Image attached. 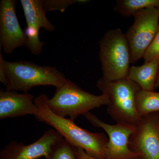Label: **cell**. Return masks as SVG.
Listing matches in <instances>:
<instances>
[{
    "label": "cell",
    "instance_id": "obj_1",
    "mask_svg": "<svg viewBox=\"0 0 159 159\" xmlns=\"http://www.w3.org/2000/svg\"><path fill=\"white\" fill-rule=\"evenodd\" d=\"M48 99L45 94L34 99V104L39 110L35 119L52 126L74 147L83 149L89 156L106 159L108 139L105 134L91 132L79 127L73 120L57 116L49 108Z\"/></svg>",
    "mask_w": 159,
    "mask_h": 159
},
{
    "label": "cell",
    "instance_id": "obj_2",
    "mask_svg": "<svg viewBox=\"0 0 159 159\" xmlns=\"http://www.w3.org/2000/svg\"><path fill=\"white\" fill-rule=\"evenodd\" d=\"M0 62L8 81L7 90L26 93L38 86L51 85L58 88L67 80L65 75L55 66H39L26 61H6L3 59L1 50Z\"/></svg>",
    "mask_w": 159,
    "mask_h": 159
},
{
    "label": "cell",
    "instance_id": "obj_3",
    "mask_svg": "<svg viewBox=\"0 0 159 159\" xmlns=\"http://www.w3.org/2000/svg\"><path fill=\"white\" fill-rule=\"evenodd\" d=\"M108 103L105 94L97 96L91 94L68 79L56 88L54 96L48 100L49 108L54 114L64 118L68 116L73 121L80 116H84L90 111Z\"/></svg>",
    "mask_w": 159,
    "mask_h": 159
},
{
    "label": "cell",
    "instance_id": "obj_4",
    "mask_svg": "<svg viewBox=\"0 0 159 159\" xmlns=\"http://www.w3.org/2000/svg\"><path fill=\"white\" fill-rule=\"evenodd\" d=\"M97 88L109 99L107 112L117 123L136 125L140 117L136 108V95L141 87L127 79L111 81L102 77L97 81Z\"/></svg>",
    "mask_w": 159,
    "mask_h": 159
},
{
    "label": "cell",
    "instance_id": "obj_5",
    "mask_svg": "<svg viewBox=\"0 0 159 159\" xmlns=\"http://www.w3.org/2000/svg\"><path fill=\"white\" fill-rule=\"evenodd\" d=\"M102 78L113 81L127 79L131 63L130 48L120 29L107 31L99 43Z\"/></svg>",
    "mask_w": 159,
    "mask_h": 159
},
{
    "label": "cell",
    "instance_id": "obj_6",
    "mask_svg": "<svg viewBox=\"0 0 159 159\" xmlns=\"http://www.w3.org/2000/svg\"><path fill=\"white\" fill-rule=\"evenodd\" d=\"M133 16V24L125 34L130 48L132 63L143 57L158 31L159 8L144 9Z\"/></svg>",
    "mask_w": 159,
    "mask_h": 159
},
{
    "label": "cell",
    "instance_id": "obj_7",
    "mask_svg": "<svg viewBox=\"0 0 159 159\" xmlns=\"http://www.w3.org/2000/svg\"><path fill=\"white\" fill-rule=\"evenodd\" d=\"M84 116L93 126L102 128L108 135L106 159H139L138 155L129 148V138L135 130L136 125L121 123L110 125L103 122L90 112Z\"/></svg>",
    "mask_w": 159,
    "mask_h": 159
},
{
    "label": "cell",
    "instance_id": "obj_8",
    "mask_svg": "<svg viewBox=\"0 0 159 159\" xmlns=\"http://www.w3.org/2000/svg\"><path fill=\"white\" fill-rule=\"evenodd\" d=\"M129 148L141 159H159V115L142 117L129 138Z\"/></svg>",
    "mask_w": 159,
    "mask_h": 159
},
{
    "label": "cell",
    "instance_id": "obj_9",
    "mask_svg": "<svg viewBox=\"0 0 159 159\" xmlns=\"http://www.w3.org/2000/svg\"><path fill=\"white\" fill-rule=\"evenodd\" d=\"M20 2L27 23L25 30L28 38L26 47L33 55H39L44 44L39 40L40 29L43 28L47 31L52 32L55 30V27L46 17L43 1L20 0Z\"/></svg>",
    "mask_w": 159,
    "mask_h": 159
},
{
    "label": "cell",
    "instance_id": "obj_10",
    "mask_svg": "<svg viewBox=\"0 0 159 159\" xmlns=\"http://www.w3.org/2000/svg\"><path fill=\"white\" fill-rule=\"evenodd\" d=\"M17 1L2 0L0 2V45L6 54L26 45L27 36L20 26L16 15Z\"/></svg>",
    "mask_w": 159,
    "mask_h": 159
},
{
    "label": "cell",
    "instance_id": "obj_11",
    "mask_svg": "<svg viewBox=\"0 0 159 159\" xmlns=\"http://www.w3.org/2000/svg\"><path fill=\"white\" fill-rule=\"evenodd\" d=\"M63 137L54 129L46 131L42 137L30 145L15 141L6 145L1 151L0 159L47 158L54 145Z\"/></svg>",
    "mask_w": 159,
    "mask_h": 159
},
{
    "label": "cell",
    "instance_id": "obj_12",
    "mask_svg": "<svg viewBox=\"0 0 159 159\" xmlns=\"http://www.w3.org/2000/svg\"><path fill=\"white\" fill-rule=\"evenodd\" d=\"M34 97L28 93L19 94L14 91H0V119L15 118L27 115L37 116L39 110Z\"/></svg>",
    "mask_w": 159,
    "mask_h": 159
},
{
    "label": "cell",
    "instance_id": "obj_13",
    "mask_svg": "<svg viewBox=\"0 0 159 159\" xmlns=\"http://www.w3.org/2000/svg\"><path fill=\"white\" fill-rule=\"evenodd\" d=\"M159 58L140 66H132L127 79L136 83L142 89L153 91L159 74Z\"/></svg>",
    "mask_w": 159,
    "mask_h": 159
},
{
    "label": "cell",
    "instance_id": "obj_14",
    "mask_svg": "<svg viewBox=\"0 0 159 159\" xmlns=\"http://www.w3.org/2000/svg\"><path fill=\"white\" fill-rule=\"evenodd\" d=\"M136 108L140 117L159 112V93L140 89L136 95Z\"/></svg>",
    "mask_w": 159,
    "mask_h": 159
},
{
    "label": "cell",
    "instance_id": "obj_15",
    "mask_svg": "<svg viewBox=\"0 0 159 159\" xmlns=\"http://www.w3.org/2000/svg\"><path fill=\"white\" fill-rule=\"evenodd\" d=\"M115 11L124 17H129L147 8H159V0H118Z\"/></svg>",
    "mask_w": 159,
    "mask_h": 159
},
{
    "label": "cell",
    "instance_id": "obj_16",
    "mask_svg": "<svg viewBox=\"0 0 159 159\" xmlns=\"http://www.w3.org/2000/svg\"><path fill=\"white\" fill-rule=\"evenodd\" d=\"M45 159H77L75 147L63 138L54 145Z\"/></svg>",
    "mask_w": 159,
    "mask_h": 159
},
{
    "label": "cell",
    "instance_id": "obj_17",
    "mask_svg": "<svg viewBox=\"0 0 159 159\" xmlns=\"http://www.w3.org/2000/svg\"><path fill=\"white\" fill-rule=\"evenodd\" d=\"M86 0H46L43 1V6L46 11L58 10L64 12L69 6L76 3H86Z\"/></svg>",
    "mask_w": 159,
    "mask_h": 159
},
{
    "label": "cell",
    "instance_id": "obj_18",
    "mask_svg": "<svg viewBox=\"0 0 159 159\" xmlns=\"http://www.w3.org/2000/svg\"><path fill=\"white\" fill-rule=\"evenodd\" d=\"M143 57L145 63L159 58V29L155 37L146 49Z\"/></svg>",
    "mask_w": 159,
    "mask_h": 159
},
{
    "label": "cell",
    "instance_id": "obj_19",
    "mask_svg": "<svg viewBox=\"0 0 159 159\" xmlns=\"http://www.w3.org/2000/svg\"><path fill=\"white\" fill-rule=\"evenodd\" d=\"M75 150L77 159H97L89 156L81 148H75Z\"/></svg>",
    "mask_w": 159,
    "mask_h": 159
},
{
    "label": "cell",
    "instance_id": "obj_20",
    "mask_svg": "<svg viewBox=\"0 0 159 159\" xmlns=\"http://www.w3.org/2000/svg\"><path fill=\"white\" fill-rule=\"evenodd\" d=\"M0 81L6 86H7L8 81L6 78V74L2 63L0 62Z\"/></svg>",
    "mask_w": 159,
    "mask_h": 159
},
{
    "label": "cell",
    "instance_id": "obj_21",
    "mask_svg": "<svg viewBox=\"0 0 159 159\" xmlns=\"http://www.w3.org/2000/svg\"><path fill=\"white\" fill-rule=\"evenodd\" d=\"M155 87L159 88V74L158 75V77H157V79L156 84Z\"/></svg>",
    "mask_w": 159,
    "mask_h": 159
},
{
    "label": "cell",
    "instance_id": "obj_22",
    "mask_svg": "<svg viewBox=\"0 0 159 159\" xmlns=\"http://www.w3.org/2000/svg\"><path fill=\"white\" fill-rule=\"evenodd\" d=\"M43 157H42V158H39V159H43Z\"/></svg>",
    "mask_w": 159,
    "mask_h": 159
}]
</instances>
